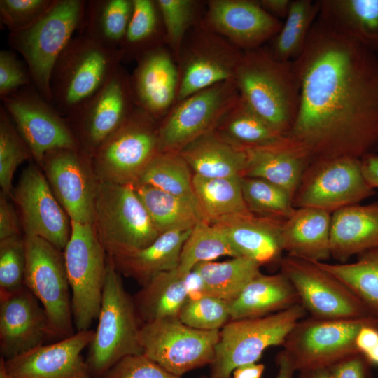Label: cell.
I'll return each mask as SVG.
<instances>
[{"instance_id":"obj_1","label":"cell","mask_w":378,"mask_h":378,"mask_svg":"<svg viewBox=\"0 0 378 378\" xmlns=\"http://www.w3.org/2000/svg\"><path fill=\"white\" fill-rule=\"evenodd\" d=\"M300 102L288 140L312 165L378 149V54L317 18L293 61Z\"/></svg>"},{"instance_id":"obj_2","label":"cell","mask_w":378,"mask_h":378,"mask_svg":"<svg viewBox=\"0 0 378 378\" xmlns=\"http://www.w3.org/2000/svg\"><path fill=\"white\" fill-rule=\"evenodd\" d=\"M235 82L247 104L286 136L300 102V85L293 62L277 60L270 48L262 46L244 51Z\"/></svg>"},{"instance_id":"obj_3","label":"cell","mask_w":378,"mask_h":378,"mask_svg":"<svg viewBox=\"0 0 378 378\" xmlns=\"http://www.w3.org/2000/svg\"><path fill=\"white\" fill-rule=\"evenodd\" d=\"M122 60L119 48L108 46L78 32L52 70L51 104L68 118L106 84Z\"/></svg>"},{"instance_id":"obj_4","label":"cell","mask_w":378,"mask_h":378,"mask_svg":"<svg viewBox=\"0 0 378 378\" xmlns=\"http://www.w3.org/2000/svg\"><path fill=\"white\" fill-rule=\"evenodd\" d=\"M88 1L54 0L35 22L9 32L8 43L24 59L32 85L51 104L50 78L59 56L82 28Z\"/></svg>"},{"instance_id":"obj_5","label":"cell","mask_w":378,"mask_h":378,"mask_svg":"<svg viewBox=\"0 0 378 378\" xmlns=\"http://www.w3.org/2000/svg\"><path fill=\"white\" fill-rule=\"evenodd\" d=\"M97 319L86 362L92 377L101 378L122 358L143 354L139 341L141 325L134 299L125 289L108 255Z\"/></svg>"},{"instance_id":"obj_6","label":"cell","mask_w":378,"mask_h":378,"mask_svg":"<svg viewBox=\"0 0 378 378\" xmlns=\"http://www.w3.org/2000/svg\"><path fill=\"white\" fill-rule=\"evenodd\" d=\"M93 225L109 256L143 248L160 234L132 184L97 181Z\"/></svg>"},{"instance_id":"obj_7","label":"cell","mask_w":378,"mask_h":378,"mask_svg":"<svg viewBox=\"0 0 378 378\" xmlns=\"http://www.w3.org/2000/svg\"><path fill=\"white\" fill-rule=\"evenodd\" d=\"M300 304L265 316L230 320L220 330L209 378H231L234 370L256 363L267 348L283 346L286 336L307 316Z\"/></svg>"},{"instance_id":"obj_8","label":"cell","mask_w":378,"mask_h":378,"mask_svg":"<svg viewBox=\"0 0 378 378\" xmlns=\"http://www.w3.org/2000/svg\"><path fill=\"white\" fill-rule=\"evenodd\" d=\"M64 258L71 293L76 331L89 330L97 319L108 254L93 224L71 221Z\"/></svg>"},{"instance_id":"obj_9","label":"cell","mask_w":378,"mask_h":378,"mask_svg":"<svg viewBox=\"0 0 378 378\" xmlns=\"http://www.w3.org/2000/svg\"><path fill=\"white\" fill-rule=\"evenodd\" d=\"M24 241V284L46 313L50 337L62 340L74 335L76 331L63 251L36 235L25 234Z\"/></svg>"},{"instance_id":"obj_10","label":"cell","mask_w":378,"mask_h":378,"mask_svg":"<svg viewBox=\"0 0 378 378\" xmlns=\"http://www.w3.org/2000/svg\"><path fill=\"white\" fill-rule=\"evenodd\" d=\"M159 122L135 106L122 125L91 156L99 180L135 184L160 152Z\"/></svg>"},{"instance_id":"obj_11","label":"cell","mask_w":378,"mask_h":378,"mask_svg":"<svg viewBox=\"0 0 378 378\" xmlns=\"http://www.w3.org/2000/svg\"><path fill=\"white\" fill-rule=\"evenodd\" d=\"M219 337L220 330L195 329L178 317L142 323L139 332L143 354L181 377L211 364Z\"/></svg>"},{"instance_id":"obj_12","label":"cell","mask_w":378,"mask_h":378,"mask_svg":"<svg viewBox=\"0 0 378 378\" xmlns=\"http://www.w3.org/2000/svg\"><path fill=\"white\" fill-rule=\"evenodd\" d=\"M377 318L300 320L288 332L284 350L296 371L328 368L340 360L358 353L359 330Z\"/></svg>"},{"instance_id":"obj_13","label":"cell","mask_w":378,"mask_h":378,"mask_svg":"<svg viewBox=\"0 0 378 378\" xmlns=\"http://www.w3.org/2000/svg\"><path fill=\"white\" fill-rule=\"evenodd\" d=\"M243 54L229 41L199 24L187 35L177 58L179 85L176 103L216 84L235 80Z\"/></svg>"},{"instance_id":"obj_14","label":"cell","mask_w":378,"mask_h":378,"mask_svg":"<svg viewBox=\"0 0 378 378\" xmlns=\"http://www.w3.org/2000/svg\"><path fill=\"white\" fill-rule=\"evenodd\" d=\"M235 80L197 92L176 103L159 122L160 152H179L215 130L239 97Z\"/></svg>"},{"instance_id":"obj_15","label":"cell","mask_w":378,"mask_h":378,"mask_svg":"<svg viewBox=\"0 0 378 378\" xmlns=\"http://www.w3.org/2000/svg\"><path fill=\"white\" fill-rule=\"evenodd\" d=\"M1 100V105L38 164H41L45 155L52 150L80 148L66 118L46 100L33 85Z\"/></svg>"},{"instance_id":"obj_16","label":"cell","mask_w":378,"mask_h":378,"mask_svg":"<svg viewBox=\"0 0 378 378\" xmlns=\"http://www.w3.org/2000/svg\"><path fill=\"white\" fill-rule=\"evenodd\" d=\"M280 268L294 286L300 304L312 317L349 319L373 317L341 281L315 262L286 255Z\"/></svg>"},{"instance_id":"obj_17","label":"cell","mask_w":378,"mask_h":378,"mask_svg":"<svg viewBox=\"0 0 378 378\" xmlns=\"http://www.w3.org/2000/svg\"><path fill=\"white\" fill-rule=\"evenodd\" d=\"M374 193L364 177L360 159L340 158L308 168L294 197L293 206L332 214Z\"/></svg>"},{"instance_id":"obj_18","label":"cell","mask_w":378,"mask_h":378,"mask_svg":"<svg viewBox=\"0 0 378 378\" xmlns=\"http://www.w3.org/2000/svg\"><path fill=\"white\" fill-rule=\"evenodd\" d=\"M135 106L130 77L120 66L91 99L66 119L71 128H76L79 148L92 156Z\"/></svg>"},{"instance_id":"obj_19","label":"cell","mask_w":378,"mask_h":378,"mask_svg":"<svg viewBox=\"0 0 378 378\" xmlns=\"http://www.w3.org/2000/svg\"><path fill=\"white\" fill-rule=\"evenodd\" d=\"M14 200L25 234L40 237L63 251L71 234V220L36 166L29 165L22 172Z\"/></svg>"},{"instance_id":"obj_20","label":"cell","mask_w":378,"mask_h":378,"mask_svg":"<svg viewBox=\"0 0 378 378\" xmlns=\"http://www.w3.org/2000/svg\"><path fill=\"white\" fill-rule=\"evenodd\" d=\"M89 157L80 148H62L47 153L41 164L71 221L93 224L97 182L89 172Z\"/></svg>"},{"instance_id":"obj_21","label":"cell","mask_w":378,"mask_h":378,"mask_svg":"<svg viewBox=\"0 0 378 378\" xmlns=\"http://www.w3.org/2000/svg\"><path fill=\"white\" fill-rule=\"evenodd\" d=\"M283 23L255 0L209 1L200 25L225 38L242 51L272 40Z\"/></svg>"},{"instance_id":"obj_22","label":"cell","mask_w":378,"mask_h":378,"mask_svg":"<svg viewBox=\"0 0 378 378\" xmlns=\"http://www.w3.org/2000/svg\"><path fill=\"white\" fill-rule=\"evenodd\" d=\"M94 330L76 331L57 342L42 344L6 360L14 378H92L82 356L93 339Z\"/></svg>"},{"instance_id":"obj_23","label":"cell","mask_w":378,"mask_h":378,"mask_svg":"<svg viewBox=\"0 0 378 378\" xmlns=\"http://www.w3.org/2000/svg\"><path fill=\"white\" fill-rule=\"evenodd\" d=\"M50 338L46 313L26 287L0 298V352L6 360L20 356Z\"/></svg>"},{"instance_id":"obj_24","label":"cell","mask_w":378,"mask_h":378,"mask_svg":"<svg viewBox=\"0 0 378 378\" xmlns=\"http://www.w3.org/2000/svg\"><path fill=\"white\" fill-rule=\"evenodd\" d=\"M173 54L162 46L146 52L130 77L135 104L158 122L176 102L179 71Z\"/></svg>"},{"instance_id":"obj_25","label":"cell","mask_w":378,"mask_h":378,"mask_svg":"<svg viewBox=\"0 0 378 378\" xmlns=\"http://www.w3.org/2000/svg\"><path fill=\"white\" fill-rule=\"evenodd\" d=\"M285 219L250 214L217 223L225 230L239 256L260 266L281 261V230Z\"/></svg>"},{"instance_id":"obj_26","label":"cell","mask_w":378,"mask_h":378,"mask_svg":"<svg viewBox=\"0 0 378 378\" xmlns=\"http://www.w3.org/2000/svg\"><path fill=\"white\" fill-rule=\"evenodd\" d=\"M244 148L247 162L242 176L270 181L287 191L294 199L310 166L305 153L288 138L284 142L274 146Z\"/></svg>"},{"instance_id":"obj_27","label":"cell","mask_w":378,"mask_h":378,"mask_svg":"<svg viewBox=\"0 0 378 378\" xmlns=\"http://www.w3.org/2000/svg\"><path fill=\"white\" fill-rule=\"evenodd\" d=\"M378 247V202L354 204L331 216V257L345 263L354 255Z\"/></svg>"},{"instance_id":"obj_28","label":"cell","mask_w":378,"mask_h":378,"mask_svg":"<svg viewBox=\"0 0 378 378\" xmlns=\"http://www.w3.org/2000/svg\"><path fill=\"white\" fill-rule=\"evenodd\" d=\"M331 216L330 213L319 209L296 208L283 223L284 251L288 255L309 261L324 262L329 259Z\"/></svg>"},{"instance_id":"obj_29","label":"cell","mask_w":378,"mask_h":378,"mask_svg":"<svg viewBox=\"0 0 378 378\" xmlns=\"http://www.w3.org/2000/svg\"><path fill=\"white\" fill-rule=\"evenodd\" d=\"M178 153L193 174L204 178L242 176L247 162L246 149L227 140L216 129L195 139Z\"/></svg>"},{"instance_id":"obj_30","label":"cell","mask_w":378,"mask_h":378,"mask_svg":"<svg viewBox=\"0 0 378 378\" xmlns=\"http://www.w3.org/2000/svg\"><path fill=\"white\" fill-rule=\"evenodd\" d=\"M191 230L165 232L143 248L108 256L119 272L144 286L155 276L178 267L183 246Z\"/></svg>"},{"instance_id":"obj_31","label":"cell","mask_w":378,"mask_h":378,"mask_svg":"<svg viewBox=\"0 0 378 378\" xmlns=\"http://www.w3.org/2000/svg\"><path fill=\"white\" fill-rule=\"evenodd\" d=\"M300 303L298 295L281 272L251 279L231 302V320L265 316Z\"/></svg>"},{"instance_id":"obj_32","label":"cell","mask_w":378,"mask_h":378,"mask_svg":"<svg viewBox=\"0 0 378 378\" xmlns=\"http://www.w3.org/2000/svg\"><path fill=\"white\" fill-rule=\"evenodd\" d=\"M318 19L378 54V0H319Z\"/></svg>"},{"instance_id":"obj_33","label":"cell","mask_w":378,"mask_h":378,"mask_svg":"<svg viewBox=\"0 0 378 378\" xmlns=\"http://www.w3.org/2000/svg\"><path fill=\"white\" fill-rule=\"evenodd\" d=\"M188 272H183L176 268L155 276L142 286L134 298L136 312L142 323L178 317L188 296Z\"/></svg>"},{"instance_id":"obj_34","label":"cell","mask_w":378,"mask_h":378,"mask_svg":"<svg viewBox=\"0 0 378 378\" xmlns=\"http://www.w3.org/2000/svg\"><path fill=\"white\" fill-rule=\"evenodd\" d=\"M134 190L160 233L189 230L206 220L197 201L150 186L135 183Z\"/></svg>"},{"instance_id":"obj_35","label":"cell","mask_w":378,"mask_h":378,"mask_svg":"<svg viewBox=\"0 0 378 378\" xmlns=\"http://www.w3.org/2000/svg\"><path fill=\"white\" fill-rule=\"evenodd\" d=\"M241 178H204L193 174L194 192L207 221L221 223L252 214L243 196Z\"/></svg>"},{"instance_id":"obj_36","label":"cell","mask_w":378,"mask_h":378,"mask_svg":"<svg viewBox=\"0 0 378 378\" xmlns=\"http://www.w3.org/2000/svg\"><path fill=\"white\" fill-rule=\"evenodd\" d=\"M216 130L227 140L242 148L274 146L287 139L286 135L270 126L240 96Z\"/></svg>"},{"instance_id":"obj_37","label":"cell","mask_w":378,"mask_h":378,"mask_svg":"<svg viewBox=\"0 0 378 378\" xmlns=\"http://www.w3.org/2000/svg\"><path fill=\"white\" fill-rule=\"evenodd\" d=\"M357 255L351 263L314 262L344 284L378 318V247Z\"/></svg>"},{"instance_id":"obj_38","label":"cell","mask_w":378,"mask_h":378,"mask_svg":"<svg viewBox=\"0 0 378 378\" xmlns=\"http://www.w3.org/2000/svg\"><path fill=\"white\" fill-rule=\"evenodd\" d=\"M260 267L255 262L240 256L222 262H201L193 269L200 275L206 295L230 302L260 273Z\"/></svg>"},{"instance_id":"obj_39","label":"cell","mask_w":378,"mask_h":378,"mask_svg":"<svg viewBox=\"0 0 378 378\" xmlns=\"http://www.w3.org/2000/svg\"><path fill=\"white\" fill-rule=\"evenodd\" d=\"M132 11V0L88 1L80 33L108 46L119 48Z\"/></svg>"},{"instance_id":"obj_40","label":"cell","mask_w":378,"mask_h":378,"mask_svg":"<svg viewBox=\"0 0 378 378\" xmlns=\"http://www.w3.org/2000/svg\"><path fill=\"white\" fill-rule=\"evenodd\" d=\"M319 9V1H292L284 23L272 40L270 50L275 59L293 62L299 57L318 16Z\"/></svg>"},{"instance_id":"obj_41","label":"cell","mask_w":378,"mask_h":378,"mask_svg":"<svg viewBox=\"0 0 378 378\" xmlns=\"http://www.w3.org/2000/svg\"><path fill=\"white\" fill-rule=\"evenodd\" d=\"M191 172L178 152H159L146 167L136 183L197 202Z\"/></svg>"},{"instance_id":"obj_42","label":"cell","mask_w":378,"mask_h":378,"mask_svg":"<svg viewBox=\"0 0 378 378\" xmlns=\"http://www.w3.org/2000/svg\"><path fill=\"white\" fill-rule=\"evenodd\" d=\"M222 256L240 257L220 224L202 220L191 230L186 240L177 268L188 272L201 262L214 261Z\"/></svg>"},{"instance_id":"obj_43","label":"cell","mask_w":378,"mask_h":378,"mask_svg":"<svg viewBox=\"0 0 378 378\" xmlns=\"http://www.w3.org/2000/svg\"><path fill=\"white\" fill-rule=\"evenodd\" d=\"M160 15L155 1L132 0L129 25L120 45L123 59L138 60L146 52L161 46Z\"/></svg>"},{"instance_id":"obj_44","label":"cell","mask_w":378,"mask_h":378,"mask_svg":"<svg viewBox=\"0 0 378 378\" xmlns=\"http://www.w3.org/2000/svg\"><path fill=\"white\" fill-rule=\"evenodd\" d=\"M241 189L249 211L258 216L286 219L295 211L293 199L281 187L265 179L241 176Z\"/></svg>"},{"instance_id":"obj_45","label":"cell","mask_w":378,"mask_h":378,"mask_svg":"<svg viewBox=\"0 0 378 378\" xmlns=\"http://www.w3.org/2000/svg\"><path fill=\"white\" fill-rule=\"evenodd\" d=\"M164 41L177 59L188 31L197 20L199 2L194 0H157Z\"/></svg>"},{"instance_id":"obj_46","label":"cell","mask_w":378,"mask_h":378,"mask_svg":"<svg viewBox=\"0 0 378 378\" xmlns=\"http://www.w3.org/2000/svg\"><path fill=\"white\" fill-rule=\"evenodd\" d=\"M32 157L4 108L0 106V185L9 195L13 175L18 166Z\"/></svg>"},{"instance_id":"obj_47","label":"cell","mask_w":378,"mask_h":378,"mask_svg":"<svg viewBox=\"0 0 378 378\" xmlns=\"http://www.w3.org/2000/svg\"><path fill=\"white\" fill-rule=\"evenodd\" d=\"M178 318L195 329L220 330L231 320L229 302L210 295L187 299Z\"/></svg>"},{"instance_id":"obj_48","label":"cell","mask_w":378,"mask_h":378,"mask_svg":"<svg viewBox=\"0 0 378 378\" xmlns=\"http://www.w3.org/2000/svg\"><path fill=\"white\" fill-rule=\"evenodd\" d=\"M26 253L24 238L0 240V298L25 286Z\"/></svg>"},{"instance_id":"obj_49","label":"cell","mask_w":378,"mask_h":378,"mask_svg":"<svg viewBox=\"0 0 378 378\" xmlns=\"http://www.w3.org/2000/svg\"><path fill=\"white\" fill-rule=\"evenodd\" d=\"M54 0H1V22L9 32L31 25L52 6Z\"/></svg>"},{"instance_id":"obj_50","label":"cell","mask_w":378,"mask_h":378,"mask_svg":"<svg viewBox=\"0 0 378 378\" xmlns=\"http://www.w3.org/2000/svg\"><path fill=\"white\" fill-rule=\"evenodd\" d=\"M101 378H181L143 354L126 356L115 363Z\"/></svg>"},{"instance_id":"obj_51","label":"cell","mask_w":378,"mask_h":378,"mask_svg":"<svg viewBox=\"0 0 378 378\" xmlns=\"http://www.w3.org/2000/svg\"><path fill=\"white\" fill-rule=\"evenodd\" d=\"M32 85L26 65L15 54L7 50L0 51V97H6L20 89Z\"/></svg>"},{"instance_id":"obj_52","label":"cell","mask_w":378,"mask_h":378,"mask_svg":"<svg viewBox=\"0 0 378 378\" xmlns=\"http://www.w3.org/2000/svg\"><path fill=\"white\" fill-rule=\"evenodd\" d=\"M371 365L360 353L345 357L328 368L330 378H372Z\"/></svg>"},{"instance_id":"obj_53","label":"cell","mask_w":378,"mask_h":378,"mask_svg":"<svg viewBox=\"0 0 378 378\" xmlns=\"http://www.w3.org/2000/svg\"><path fill=\"white\" fill-rule=\"evenodd\" d=\"M20 236V225L17 214L7 200L6 195L0 197V240Z\"/></svg>"},{"instance_id":"obj_54","label":"cell","mask_w":378,"mask_h":378,"mask_svg":"<svg viewBox=\"0 0 378 378\" xmlns=\"http://www.w3.org/2000/svg\"><path fill=\"white\" fill-rule=\"evenodd\" d=\"M362 170L365 178L369 185L378 188V155L371 153L360 159Z\"/></svg>"},{"instance_id":"obj_55","label":"cell","mask_w":378,"mask_h":378,"mask_svg":"<svg viewBox=\"0 0 378 378\" xmlns=\"http://www.w3.org/2000/svg\"><path fill=\"white\" fill-rule=\"evenodd\" d=\"M259 3L266 12L279 19L287 16L292 0H260Z\"/></svg>"},{"instance_id":"obj_56","label":"cell","mask_w":378,"mask_h":378,"mask_svg":"<svg viewBox=\"0 0 378 378\" xmlns=\"http://www.w3.org/2000/svg\"><path fill=\"white\" fill-rule=\"evenodd\" d=\"M264 370L265 365L262 363H248L236 368L231 378H261Z\"/></svg>"},{"instance_id":"obj_57","label":"cell","mask_w":378,"mask_h":378,"mask_svg":"<svg viewBox=\"0 0 378 378\" xmlns=\"http://www.w3.org/2000/svg\"><path fill=\"white\" fill-rule=\"evenodd\" d=\"M276 363L278 370L275 378H293L295 370L284 350L279 353L276 358Z\"/></svg>"},{"instance_id":"obj_58","label":"cell","mask_w":378,"mask_h":378,"mask_svg":"<svg viewBox=\"0 0 378 378\" xmlns=\"http://www.w3.org/2000/svg\"><path fill=\"white\" fill-rule=\"evenodd\" d=\"M298 378H330L328 368H318L299 372Z\"/></svg>"},{"instance_id":"obj_59","label":"cell","mask_w":378,"mask_h":378,"mask_svg":"<svg viewBox=\"0 0 378 378\" xmlns=\"http://www.w3.org/2000/svg\"><path fill=\"white\" fill-rule=\"evenodd\" d=\"M371 365L378 366V342L365 355H363Z\"/></svg>"},{"instance_id":"obj_60","label":"cell","mask_w":378,"mask_h":378,"mask_svg":"<svg viewBox=\"0 0 378 378\" xmlns=\"http://www.w3.org/2000/svg\"><path fill=\"white\" fill-rule=\"evenodd\" d=\"M0 378H14L8 371L6 365V359L2 356L0 358Z\"/></svg>"},{"instance_id":"obj_61","label":"cell","mask_w":378,"mask_h":378,"mask_svg":"<svg viewBox=\"0 0 378 378\" xmlns=\"http://www.w3.org/2000/svg\"><path fill=\"white\" fill-rule=\"evenodd\" d=\"M198 378H209V377H205V376H202V377H200Z\"/></svg>"}]
</instances>
